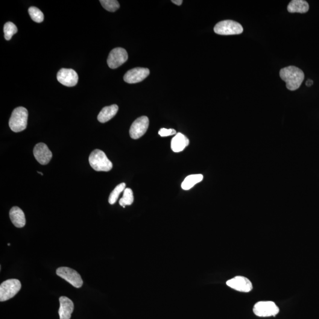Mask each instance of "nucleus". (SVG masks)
Masks as SVG:
<instances>
[{"label": "nucleus", "instance_id": "1", "mask_svg": "<svg viewBox=\"0 0 319 319\" xmlns=\"http://www.w3.org/2000/svg\"><path fill=\"white\" fill-rule=\"evenodd\" d=\"M280 77L286 82L287 88L295 90L299 88L302 84L304 74L302 70L294 66H290L280 70Z\"/></svg>", "mask_w": 319, "mask_h": 319}, {"label": "nucleus", "instance_id": "2", "mask_svg": "<svg viewBox=\"0 0 319 319\" xmlns=\"http://www.w3.org/2000/svg\"><path fill=\"white\" fill-rule=\"evenodd\" d=\"M28 116V111L26 108L22 107L15 108L9 120L10 129L15 133L24 131L27 127Z\"/></svg>", "mask_w": 319, "mask_h": 319}, {"label": "nucleus", "instance_id": "3", "mask_svg": "<svg viewBox=\"0 0 319 319\" xmlns=\"http://www.w3.org/2000/svg\"><path fill=\"white\" fill-rule=\"evenodd\" d=\"M89 162L93 170L97 172H109L113 169V163L108 159L104 151L96 149L90 153Z\"/></svg>", "mask_w": 319, "mask_h": 319}, {"label": "nucleus", "instance_id": "4", "mask_svg": "<svg viewBox=\"0 0 319 319\" xmlns=\"http://www.w3.org/2000/svg\"><path fill=\"white\" fill-rule=\"evenodd\" d=\"M22 288L19 280L10 279L5 281L0 286V301H5L15 296Z\"/></svg>", "mask_w": 319, "mask_h": 319}, {"label": "nucleus", "instance_id": "5", "mask_svg": "<svg viewBox=\"0 0 319 319\" xmlns=\"http://www.w3.org/2000/svg\"><path fill=\"white\" fill-rule=\"evenodd\" d=\"M244 30L239 23L233 20H224L217 23L214 28L215 33L220 35L241 34Z\"/></svg>", "mask_w": 319, "mask_h": 319}, {"label": "nucleus", "instance_id": "6", "mask_svg": "<svg viewBox=\"0 0 319 319\" xmlns=\"http://www.w3.org/2000/svg\"><path fill=\"white\" fill-rule=\"evenodd\" d=\"M280 309L276 303L271 301H261L255 304L253 312L259 317H270L276 316Z\"/></svg>", "mask_w": 319, "mask_h": 319}, {"label": "nucleus", "instance_id": "7", "mask_svg": "<svg viewBox=\"0 0 319 319\" xmlns=\"http://www.w3.org/2000/svg\"><path fill=\"white\" fill-rule=\"evenodd\" d=\"M57 274L76 288H80L83 285V280L80 274L74 269L60 267L57 269Z\"/></svg>", "mask_w": 319, "mask_h": 319}, {"label": "nucleus", "instance_id": "8", "mask_svg": "<svg viewBox=\"0 0 319 319\" xmlns=\"http://www.w3.org/2000/svg\"><path fill=\"white\" fill-rule=\"evenodd\" d=\"M128 54L126 50L116 48L112 50L108 56L107 63L111 69H116L121 66L128 59Z\"/></svg>", "mask_w": 319, "mask_h": 319}, {"label": "nucleus", "instance_id": "9", "mask_svg": "<svg viewBox=\"0 0 319 319\" xmlns=\"http://www.w3.org/2000/svg\"><path fill=\"white\" fill-rule=\"evenodd\" d=\"M149 125L147 116L139 117L134 121L130 129V135L134 140L139 139L147 131Z\"/></svg>", "mask_w": 319, "mask_h": 319}, {"label": "nucleus", "instance_id": "10", "mask_svg": "<svg viewBox=\"0 0 319 319\" xmlns=\"http://www.w3.org/2000/svg\"><path fill=\"white\" fill-rule=\"evenodd\" d=\"M57 80L59 83L66 87H75L78 84V75L74 69H61L57 74Z\"/></svg>", "mask_w": 319, "mask_h": 319}, {"label": "nucleus", "instance_id": "11", "mask_svg": "<svg viewBox=\"0 0 319 319\" xmlns=\"http://www.w3.org/2000/svg\"><path fill=\"white\" fill-rule=\"evenodd\" d=\"M227 285L235 290L244 292L251 291L253 288L251 281L243 276L233 277L228 281Z\"/></svg>", "mask_w": 319, "mask_h": 319}, {"label": "nucleus", "instance_id": "12", "mask_svg": "<svg viewBox=\"0 0 319 319\" xmlns=\"http://www.w3.org/2000/svg\"><path fill=\"white\" fill-rule=\"evenodd\" d=\"M149 74H150V71L147 68H134L126 73L124 80L128 84L139 83L145 80Z\"/></svg>", "mask_w": 319, "mask_h": 319}, {"label": "nucleus", "instance_id": "13", "mask_svg": "<svg viewBox=\"0 0 319 319\" xmlns=\"http://www.w3.org/2000/svg\"><path fill=\"white\" fill-rule=\"evenodd\" d=\"M35 159L41 165H46L50 162L52 158V153L48 146L40 143L35 146L33 150Z\"/></svg>", "mask_w": 319, "mask_h": 319}, {"label": "nucleus", "instance_id": "14", "mask_svg": "<svg viewBox=\"0 0 319 319\" xmlns=\"http://www.w3.org/2000/svg\"><path fill=\"white\" fill-rule=\"evenodd\" d=\"M60 308L58 315L60 319H70L74 310V304L71 299L65 296L59 298Z\"/></svg>", "mask_w": 319, "mask_h": 319}, {"label": "nucleus", "instance_id": "15", "mask_svg": "<svg viewBox=\"0 0 319 319\" xmlns=\"http://www.w3.org/2000/svg\"><path fill=\"white\" fill-rule=\"evenodd\" d=\"M10 218L12 223L17 228H23L26 225V218L24 212L17 206L13 207L10 211Z\"/></svg>", "mask_w": 319, "mask_h": 319}, {"label": "nucleus", "instance_id": "16", "mask_svg": "<svg viewBox=\"0 0 319 319\" xmlns=\"http://www.w3.org/2000/svg\"><path fill=\"white\" fill-rule=\"evenodd\" d=\"M189 140L183 134L178 133L173 138L171 143L172 150L175 153L182 151L189 145Z\"/></svg>", "mask_w": 319, "mask_h": 319}, {"label": "nucleus", "instance_id": "17", "mask_svg": "<svg viewBox=\"0 0 319 319\" xmlns=\"http://www.w3.org/2000/svg\"><path fill=\"white\" fill-rule=\"evenodd\" d=\"M118 107L116 104L105 107L101 111L98 116V120L101 123L107 122L112 119L118 112Z\"/></svg>", "mask_w": 319, "mask_h": 319}, {"label": "nucleus", "instance_id": "18", "mask_svg": "<svg viewBox=\"0 0 319 319\" xmlns=\"http://www.w3.org/2000/svg\"><path fill=\"white\" fill-rule=\"evenodd\" d=\"M309 10L308 2L304 0H292L288 6V10L291 13H306Z\"/></svg>", "mask_w": 319, "mask_h": 319}, {"label": "nucleus", "instance_id": "19", "mask_svg": "<svg viewBox=\"0 0 319 319\" xmlns=\"http://www.w3.org/2000/svg\"><path fill=\"white\" fill-rule=\"evenodd\" d=\"M203 179V174H192L190 175L185 178V179L181 184V188L183 190H187L192 188L195 184L201 182Z\"/></svg>", "mask_w": 319, "mask_h": 319}, {"label": "nucleus", "instance_id": "20", "mask_svg": "<svg viewBox=\"0 0 319 319\" xmlns=\"http://www.w3.org/2000/svg\"><path fill=\"white\" fill-rule=\"evenodd\" d=\"M134 202V196L133 190L130 188H127L124 190L123 197L119 200V203L120 205L123 207L126 206L131 205Z\"/></svg>", "mask_w": 319, "mask_h": 319}, {"label": "nucleus", "instance_id": "21", "mask_svg": "<svg viewBox=\"0 0 319 319\" xmlns=\"http://www.w3.org/2000/svg\"><path fill=\"white\" fill-rule=\"evenodd\" d=\"M125 186L126 184L125 183L119 184L118 186H116L113 191L111 193L109 200H108V202H109V203L111 204H114L116 203L119 195L121 194L122 192L124 191Z\"/></svg>", "mask_w": 319, "mask_h": 319}, {"label": "nucleus", "instance_id": "22", "mask_svg": "<svg viewBox=\"0 0 319 319\" xmlns=\"http://www.w3.org/2000/svg\"><path fill=\"white\" fill-rule=\"evenodd\" d=\"M18 31L17 26L12 22H7L4 26V33L5 40H10L13 35Z\"/></svg>", "mask_w": 319, "mask_h": 319}, {"label": "nucleus", "instance_id": "23", "mask_svg": "<svg viewBox=\"0 0 319 319\" xmlns=\"http://www.w3.org/2000/svg\"><path fill=\"white\" fill-rule=\"evenodd\" d=\"M99 2L105 10L110 12H115L120 6L118 1L116 0H101Z\"/></svg>", "mask_w": 319, "mask_h": 319}, {"label": "nucleus", "instance_id": "24", "mask_svg": "<svg viewBox=\"0 0 319 319\" xmlns=\"http://www.w3.org/2000/svg\"><path fill=\"white\" fill-rule=\"evenodd\" d=\"M29 13L34 22L40 23L43 21L44 14L39 8L31 7L29 8Z\"/></svg>", "mask_w": 319, "mask_h": 319}, {"label": "nucleus", "instance_id": "25", "mask_svg": "<svg viewBox=\"0 0 319 319\" xmlns=\"http://www.w3.org/2000/svg\"><path fill=\"white\" fill-rule=\"evenodd\" d=\"M176 134V131L174 129H166V128H162L159 131V134L161 137H168Z\"/></svg>", "mask_w": 319, "mask_h": 319}, {"label": "nucleus", "instance_id": "26", "mask_svg": "<svg viewBox=\"0 0 319 319\" xmlns=\"http://www.w3.org/2000/svg\"><path fill=\"white\" fill-rule=\"evenodd\" d=\"M172 2H173V3H174L177 5H180L181 4H182L183 1L182 0H172Z\"/></svg>", "mask_w": 319, "mask_h": 319}, {"label": "nucleus", "instance_id": "27", "mask_svg": "<svg viewBox=\"0 0 319 319\" xmlns=\"http://www.w3.org/2000/svg\"><path fill=\"white\" fill-rule=\"evenodd\" d=\"M313 82L312 80H309L306 82V86L307 87H310L312 86L313 85Z\"/></svg>", "mask_w": 319, "mask_h": 319}, {"label": "nucleus", "instance_id": "28", "mask_svg": "<svg viewBox=\"0 0 319 319\" xmlns=\"http://www.w3.org/2000/svg\"><path fill=\"white\" fill-rule=\"evenodd\" d=\"M37 173H38V174H40L42 175H43V174H42V173H41V172H37Z\"/></svg>", "mask_w": 319, "mask_h": 319}]
</instances>
